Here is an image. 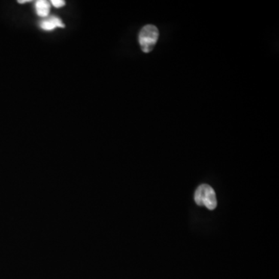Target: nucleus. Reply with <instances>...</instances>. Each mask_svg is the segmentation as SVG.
<instances>
[{"label": "nucleus", "instance_id": "obj_3", "mask_svg": "<svg viewBox=\"0 0 279 279\" xmlns=\"http://www.w3.org/2000/svg\"><path fill=\"white\" fill-rule=\"evenodd\" d=\"M41 28L44 31H53L56 28H65V24L62 23V20L56 16H52L47 20H44L41 23Z\"/></svg>", "mask_w": 279, "mask_h": 279}, {"label": "nucleus", "instance_id": "obj_5", "mask_svg": "<svg viewBox=\"0 0 279 279\" xmlns=\"http://www.w3.org/2000/svg\"><path fill=\"white\" fill-rule=\"evenodd\" d=\"M52 4L56 8H61L65 5V2L63 0H52Z\"/></svg>", "mask_w": 279, "mask_h": 279}, {"label": "nucleus", "instance_id": "obj_1", "mask_svg": "<svg viewBox=\"0 0 279 279\" xmlns=\"http://www.w3.org/2000/svg\"><path fill=\"white\" fill-rule=\"evenodd\" d=\"M194 199L197 205L206 207L210 210H215L217 206L216 193L209 185L202 184L198 186L195 190Z\"/></svg>", "mask_w": 279, "mask_h": 279}, {"label": "nucleus", "instance_id": "obj_4", "mask_svg": "<svg viewBox=\"0 0 279 279\" xmlns=\"http://www.w3.org/2000/svg\"><path fill=\"white\" fill-rule=\"evenodd\" d=\"M36 10L38 16L45 17L50 12V4L45 0H39L36 3Z\"/></svg>", "mask_w": 279, "mask_h": 279}, {"label": "nucleus", "instance_id": "obj_2", "mask_svg": "<svg viewBox=\"0 0 279 279\" xmlns=\"http://www.w3.org/2000/svg\"><path fill=\"white\" fill-rule=\"evenodd\" d=\"M159 31L158 28L154 25L148 24L141 29L139 34V44L141 45V50L144 53H149L153 50L155 44H157Z\"/></svg>", "mask_w": 279, "mask_h": 279}, {"label": "nucleus", "instance_id": "obj_6", "mask_svg": "<svg viewBox=\"0 0 279 279\" xmlns=\"http://www.w3.org/2000/svg\"><path fill=\"white\" fill-rule=\"evenodd\" d=\"M28 2H31V0H19V1H18V4H23Z\"/></svg>", "mask_w": 279, "mask_h": 279}]
</instances>
